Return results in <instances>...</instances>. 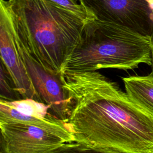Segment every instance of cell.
I'll use <instances>...</instances> for the list:
<instances>
[{
    "mask_svg": "<svg viewBox=\"0 0 153 153\" xmlns=\"http://www.w3.org/2000/svg\"><path fill=\"white\" fill-rule=\"evenodd\" d=\"M0 122H18L53 131L71 133L63 121L54 117L42 118L22 114L11 106L8 101L2 99H0Z\"/></svg>",
    "mask_w": 153,
    "mask_h": 153,
    "instance_id": "7",
    "label": "cell"
},
{
    "mask_svg": "<svg viewBox=\"0 0 153 153\" xmlns=\"http://www.w3.org/2000/svg\"><path fill=\"white\" fill-rule=\"evenodd\" d=\"M70 11L85 22L93 20L81 4L74 0H48Z\"/></svg>",
    "mask_w": 153,
    "mask_h": 153,
    "instance_id": "11",
    "label": "cell"
},
{
    "mask_svg": "<svg viewBox=\"0 0 153 153\" xmlns=\"http://www.w3.org/2000/svg\"><path fill=\"white\" fill-rule=\"evenodd\" d=\"M15 32L46 70L63 72L78 44L85 22L48 0H8Z\"/></svg>",
    "mask_w": 153,
    "mask_h": 153,
    "instance_id": "2",
    "label": "cell"
},
{
    "mask_svg": "<svg viewBox=\"0 0 153 153\" xmlns=\"http://www.w3.org/2000/svg\"><path fill=\"white\" fill-rule=\"evenodd\" d=\"M151 39V56H152V63H151V68L153 72V33L152 36L150 37Z\"/></svg>",
    "mask_w": 153,
    "mask_h": 153,
    "instance_id": "12",
    "label": "cell"
},
{
    "mask_svg": "<svg viewBox=\"0 0 153 153\" xmlns=\"http://www.w3.org/2000/svg\"><path fill=\"white\" fill-rule=\"evenodd\" d=\"M149 37L125 27L96 19L86 22L79 41L66 60L64 72H92L104 68L133 70L151 66Z\"/></svg>",
    "mask_w": 153,
    "mask_h": 153,
    "instance_id": "3",
    "label": "cell"
},
{
    "mask_svg": "<svg viewBox=\"0 0 153 153\" xmlns=\"http://www.w3.org/2000/svg\"><path fill=\"white\" fill-rule=\"evenodd\" d=\"M0 99L12 102L23 99L16 90L15 85L5 66L1 61Z\"/></svg>",
    "mask_w": 153,
    "mask_h": 153,
    "instance_id": "10",
    "label": "cell"
},
{
    "mask_svg": "<svg viewBox=\"0 0 153 153\" xmlns=\"http://www.w3.org/2000/svg\"><path fill=\"white\" fill-rule=\"evenodd\" d=\"M73 100L65 121L75 142L127 153H153V114L97 71L64 72Z\"/></svg>",
    "mask_w": 153,
    "mask_h": 153,
    "instance_id": "1",
    "label": "cell"
},
{
    "mask_svg": "<svg viewBox=\"0 0 153 153\" xmlns=\"http://www.w3.org/2000/svg\"><path fill=\"white\" fill-rule=\"evenodd\" d=\"M89 16L142 35L153 33V8L148 0H79Z\"/></svg>",
    "mask_w": 153,
    "mask_h": 153,
    "instance_id": "4",
    "label": "cell"
},
{
    "mask_svg": "<svg viewBox=\"0 0 153 153\" xmlns=\"http://www.w3.org/2000/svg\"><path fill=\"white\" fill-rule=\"evenodd\" d=\"M49 153H127L77 142L66 143Z\"/></svg>",
    "mask_w": 153,
    "mask_h": 153,
    "instance_id": "9",
    "label": "cell"
},
{
    "mask_svg": "<svg viewBox=\"0 0 153 153\" xmlns=\"http://www.w3.org/2000/svg\"><path fill=\"white\" fill-rule=\"evenodd\" d=\"M123 81L127 94L153 114V72L148 75L124 77Z\"/></svg>",
    "mask_w": 153,
    "mask_h": 153,
    "instance_id": "8",
    "label": "cell"
},
{
    "mask_svg": "<svg viewBox=\"0 0 153 153\" xmlns=\"http://www.w3.org/2000/svg\"><path fill=\"white\" fill-rule=\"evenodd\" d=\"M0 53L1 61L22 99L42 103L19 53L15 30L6 0H0Z\"/></svg>",
    "mask_w": 153,
    "mask_h": 153,
    "instance_id": "6",
    "label": "cell"
},
{
    "mask_svg": "<svg viewBox=\"0 0 153 153\" xmlns=\"http://www.w3.org/2000/svg\"><path fill=\"white\" fill-rule=\"evenodd\" d=\"M1 153H49L74 142L71 133H62L18 122H0Z\"/></svg>",
    "mask_w": 153,
    "mask_h": 153,
    "instance_id": "5",
    "label": "cell"
}]
</instances>
